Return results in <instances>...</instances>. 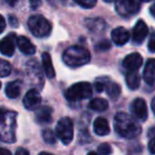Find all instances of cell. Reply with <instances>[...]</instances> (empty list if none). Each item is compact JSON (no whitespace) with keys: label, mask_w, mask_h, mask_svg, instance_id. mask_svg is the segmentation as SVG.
<instances>
[{"label":"cell","mask_w":155,"mask_h":155,"mask_svg":"<svg viewBox=\"0 0 155 155\" xmlns=\"http://www.w3.org/2000/svg\"><path fill=\"white\" fill-rule=\"evenodd\" d=\"M114 129L119 136L127 139L135 138L141 133V127L137 120L125 113H118L115 116Z\"/></svg>","instance_id":"1"},{"label":"cell","mask_w":155,"mask_h":155,"mask_svg":"<svg viewBox=\"0 0 155 155\" xmlns=\"http://www.w3.org/2000/svg\"><path fill=\"white\" fill-rule=\"evenodd\" d=\"M63 61L67 66L77 68L86 65L91 61V53L82 46H71L63 53Z\"/></svg>","instance_id":"2"},{"label":"cell","mask_w":155,"mask_h":155,"mask_svg":"<svg viewBox=\"0 0 155 155\" xmlns=\"http://www.w3.org/2000/svg\"><path fill=\"white\" fill-rule=\"evenodd\" d=\"M29 30L36 37H47L50 35L52 30V26L48 19L44 16L33 15L28 20Z\"/></svg>","instance_id":"3"},{"label":"cell","mask_w":155,"mask_h":155,"mask_svg":"<svg viewBox=\"0 0 155 155\" xmlns=\"http://www.w3.org/2000/svg\"><path fill=\"white\" fill-rule=\"evenodd\" d=\"M93 87L87 82H79L70 86L65 93V97L69 101H80L91 97Z\"/></svg>","instance_id":"4"},{"label":"cell","mask_w":155,"mask_h":155,"mask_svg":"<svg viewBox=\"0 0 155 155\" xmlns=\"http://www.w3.org/2000/svg\"><path fill=\"white\" fill-rule=\"evenodd\" d=\"M56 136L64 144H69L73 139V122L70 118L64 117L60 119L55 127Z\"/></svg>","instance_id":"5"},{"label":"cell","mask_w":155,"mask_h":155,"mask_svg":"<svg viewBox=\"0 0 155 155\" xmlns=\"http://www.w3.org/2000/svg\"><path fill=\"white\" fill-rule=\"evenodd\" d=\"M115 8L120 16L131 17L139 12L140 3L137 0H115Z\"/></svg>","instance_id":"6"},{"label":"cell","mask_w":155,"mask_h":155,"mask_svg":"<svg viewBox=\"0 0 155 155\" xmlns=\"http://www.w3.org/2000/svg\"><path fill=\"white\" fill-rule=\"evenodd\" d=\"M131 112L136 119L140 121H144L148 118V107L143 99L137 98L131 104Z\"/></svg>","instance_id":"7"},{"label":"cell","mask_w":155,"mask_h":155,"mask_svg":"<svg viewBox=\"0 0 155 155\" xmlns=\"http://www.w3.org/2000/svg\"><path fill=\"white\" fill-rule=\"evenodd\" d=\"M17 41L16 35L14 33L7 35L5 38L0 41V52L3 55L12 56L15 52V43Z\"/></svg>","instance_id":"8"},{"label":"cell","mask_w":155,"mask_h":155,"mask_svg":"<svg viewBox=\"0 0 155 155\" xmlns=\"http://www.w3.org/2000/svg\"><path fill=\"white\" fill-rule=\"evenodd\" d=\"M24 105L27 110H33L35 108L38 107V105L41 102V98L39 93L36 89H30L29 91H27V94L24 97Z\"/></svg>","instance_id":"9"},{"label":"cell","mask_w":155,"mask_h":155,"mask_svg":"<svg viewBox=\"0 0 155 155\" xmlns=\"http://www.w3.org/2000/svg\"><path fill=\"white\" fill-rule=\"evenodd\" d=\"M149 29L143 20H138L133 29V41L135 44H141L148 35Z\"/></svg>","instance_id":"10"},{"label":"cell","mask_w":155,"mask_h":155,"mask_svg":"<svg viewBox=\"0 0 155 155\" xmlns=\"http://www.w3.org/2000/svg\"><path fill=\"white\" fill-rule=\"evenodd\" d=\"M123 67L129 71H136L142 65V56L139 53H131L123 60Z\"/></svg>","instance_id":"11"},{"label":"cell","mask_w":155,"mask_h":155,"mask_svg":"<svg viewBox=\"0 0 155 155\" xmlns=\"http://www.w3.org/2000/svg\"><path fill=\"white\" fill-rule=\"evenodd\" d=\"M110 36H112V41H114V44H116L117 46H123L129 41L130 33L127 29L118 27L112 31Z\"/></svg>","instance_id":"12"},{"label":"cell","mask_w":155,"mask_h":155,"mask_svg":"<svg viewBox=\"0 0 155 155\" xmlns=\"http://www.w3.org/2000/svg\"><path fill=\"white\" fill-rule=\"evenodd\" d=\"M16 44H17V46H18V49L24 54H27V55H32V54H34L35 51H36L35 46L33 45L32 41L29 38H27L26 36L17 37Z\"/></svg>","instance_id":"13"},{"label":"cell","mask_w":155,"mask_h":155,"mask_svg":"<svg viewBox=\"0 0 155 155\" xmlns=\"http://www.w3.org/2000/svg\"><path fill=\"white\" fill-rule=\"evenodd\" d=\"M143 79L149 85L155 83V58H150L146 63L143 69Z\"/></svg>","instance_id":"14"},{"label":"cell","mask_w":155,"mask_h":155,"mask_svg":"<svg viewBox=\"0 0 155 155\" xmlns=\"http://www.w3.org/2000/svg\"><path fill=\"white\" fill-rule=\"evenodd\" d=\"M94 131L99 136L108 135L110 132V127L108 124V121L103 117H98L94 122Z\"/></svg>","instance_id":"15"},{"label":"cell","mask_w":155,"mask_h":155,"mask_svg":"<svg viewBox=\"0 0 155 155\" xmlns=\"http://www.w3.org/2000/svg\"><path fill=\"white\" fill-rule=\"evenodd\" d=\"M36 121L39 124H46L49 123L52 119V110L49 106H41L38 110L36 112V116H35Z\"/></svg>","instance_id":"16"},{"label":"cell","mask_w":155,"mask_h":155,"mask_svg":"<svg viewBox=\"0 0 155 155\" xmlns=\"http://www.w3.org/2000/svg\"><path fill=\"white\" fill-rule=\"evenodd\" d=\"M41 64H43V69L47 78L52 79V78L55 77V71H54V67L52 65L51 56L48 52H44L43 55H41Z\"/></svg>","instance_id":"17"},{"label":"cell","mask_w":155,"mask_h":155,"mask_svg":"<svg viewBox=\"0 0 155 155\" xmlns=\"http://www.w3.org/2000/svg\"><path fill=\"white\" fill-rule=\"evenodd\" d=\"M125 81L127 87L132 91H135L140 85V75L138 74L137 71H129L125 75Z\"/></svg>","instance_id":"18"},{"label":"cell","mask_w":155,"mask_h":155,"mask_svg":"<svg viewBox=\"0 0 155 155\" xmlns=\"http://www.w3.org/2000/svg\"><path fill=\"white\" fill-rule=\"evenodd\" d=\"M104 91H106L107 96L113 100H116L117 98L120 96L121 93V87L119 86L117 83L115 82H110V81H106L105 84V89Z\"/></svg>","instance_id":"19"},{"label":"cell","mask_w":155,"mask_h":155,"mask_svg":"<svg viewBox=\"0 0 155 155\" xmlns=\"http://www.w3.org/2000/svg\"><path fill=\"white\" fill-rule=\"evenodd\" d=\"M5 95L10 99H15L20 95V84L18 81H13L7 84L5 87Z\"/></svg>","instance_id":"20"},{"label":"cell","mask_w":155,"mask_h":155,"mask_svg":"<svg viewBox=\"0 0 155 155\" xmlns=\"http://www.w3.org/2000/svg\"><path fill=\"white\" fill-rule=\"evenodd\" d=\"M89 107L95 112H104L107 110L108 102L102 98H95L89 102Z\"/></svg>","instance_id":"21"},{"label":"cell","mask_w":155,"mask_h":155,"mask_svg":"<svg viewBox=\"0 0 155 155\" xmlns=\"http://www.w3.org/2000/svg\"><path fill=\"white\" fill-rule=\"evenodd\" d=\"M12 71V66L8 61L0 58V78H5L10 75Z\"/></svg>","instance_id":"22"},{"label":"cell","mask_w":155,"mask_h":155,"mask_svg":"<svg viewBox=\"0 0 155 155\" xmlns=\"http://www.w3.org/2000/svg\"><path fill=\"white\" fill-rule=\"evenodd\" d=\"M41 136H43V139L45 140L47 143L52 144V143L55 142V135H54V133H53L52 130H49V129L44 130Z\"/></svg>","instance_id":"23"},{"label":"cell","mask_w":155,"mask_h":155,"mask_svg":"<svg viewBox=\"0 0 155 155\" xmlns=\"http://www.w3.org/2000/svg\"><path fill=\"white\" fill-rule=\"evenodd\" d=\"M149 151H150L151 154H154L155 155V127H152L150 129L149 131Z\"/></svg>","instance_id":"24"},{"label":"cell","mask_w":155,"mask_h":155,"mask_svg":"<svg viewBox=\"0 0 155 155\" xmlns=\"http://www.w3.org/2000/svg\"><path fill=\"white\" fill-rule=\"evenodd\" d=\"M74 2L84 9H91L96 5L97 0H74Z\"/></svg>","instance_id":"25"},{"label":"cell","mask_w":155,"mask_h":155,"mask_svg":"<svg viewBox=\"0 0 155 155\" xmlns=\"http://www.w3.org/2000/svg\"><path fill=\"white\" fill-rule=\"evenodd\" d=\"M98 151L101 155H110L112 152V148L108 143H101L98 148Z\"/></svg>","instance_id":"26"},{"label":"cell","mask_w":155,"mask_h":155,"mask_svg":"<svg viewBox=\"0 0 155 155\" xmlns=\"http://www.w3.org/2000/svg\"><path fill=\"white\" fill-rule=\"evenodd\" d=\"M105 84H106V81L103 80H97L95 82V88L98 93H101L105 89Z\"/></svg>","instance_id":"27"},{"label":"cell","mask_w":155,"mask_h":155,"mask_svg":"<svg viewBox=\"0 0 155 155\" xmlns=\"http://www.w3.org/2000/svg\"><path fill=\"white\" fill-rule=\"evenodd\" d=\"M110 48V44L107 41H103L97 45V50H99V51H105V50H108Z\"/></svg>","instance_id":"28"},{"label":"cell","mask_w":155,"mask_h":155,"mask_svg":"<svg viewBox=\"0 0 155 155\" xmlns=\"http://www.w3.org/2000/svg\"><path fill=\"white\" fill-rule=\"evenodd\" d=\"M9 112H7L5 110H3V108H0V124L3 122H5V120H7V118L9 117Z\"/></svg>","instance_id":"29"},{"label":"cell","mask_w":155,"mask_h":155,"mask_svg":"<svg viewBox=\"0 0 155 155\" xmlns=\"http://www.w3.org/2000/svg\"><path fill=\"white\" fill-rule=\"evenodd\" d=\"M148 48L151 52H155V34H152L148 44Z\"/></svg>","instance_id":"30"},{"label":"cell","mask_w":155,"mask_h":155,"mask_svg":"<svg viewBox=\"0 0 155 155\" xmlns=\"http://www.w3.org/2000/svg\"><path fill=\"white\" fill-rule=\"evenodd\" d=\"M29 2L32 9H37L41 5V0H29Z\"/></svg>","instance_id":"31"},{"label":"cell","mask_w":155,"mask_h":155,"mask_svg":"<svg viewBox=\"0 0 155 155\" xmlns=\"http://www.w3.org/2000/svg\"><path fill=\"white\" fill-rule=\"evenodd\" d=\"M5 20L3 18V16L0 15V34L5 31Z\"/></svg>","instance_id":"32"},{"label":"cell","mask_w":155,"mask_h":155,"mask_svg":"<svg viewBox=\"0 0 155 155\" xmlns=\"http://www.w3.org/2000/svg\"><path fill=\"white\" fill-rule=\"evenodd\" d=\"M15 155H30V153H29V151H28V150H26V149L19 148L17 151H16Z\"/></svg>","instance_id":"33"},{"label":"cell","mask_w":155,"mask_h":155,"mask_svg":"<svg viewBox=\"0 0 155 155\" xmlns=\"http://www.w3.org/2000/svg\"><path fill=\"white\" fill-rule=\"evenodd\" d=\"M0 155H12V153L9 150H7V149L0 147Z\"/></svg>","instance_id":"34"},{"label":"cell","mask_w":155,"mask_h":155,"mask_svg":"<svg viewBox=\"0 0 155 155\" xmlns=\"http://www.w3.org/2000/svg\"><path fill=\"white\" fill-rule=\"evenodd\" d=\"M150 13L153 17H155V5H153L152 7L150 8Z\"/></svg>","instance_id":"35"},{"label":"cell","mask_w":155,"mask_h":155,"mask_svg":"<svg viewBox=\"0 0 155 155\" xmlns=\"http://www.w3.org/2000/svg\"><path fill=\"white\" fill-rule=\"evenodd\" d=\"M16 1H17V0H7V2L9 3V5H15Z\"/></svg>","instance_id":"36"},{"label":"cell","mask_w":155,"mask_h":155,"mask_svg":"<svg viewBox=\"0 0 155 155\" xmlns=\"http://www.w3.org/2000/svg\"><path fill=\"white\" fill-rule=\"evenodd\" d=\"M152 110H153V113L155 114V98L152 100Z\"/></svg>","instance_id":"37"},{"label":"cell","mask_w":155,"mask_h":155,"mask_svg":"<svg viewBox=\"0 0 155 155\" xmlns=\"http://www.w3.org/2000/svg\"><path fill=\"white\" fill-rule=\"evenodd\" d=\"M38 155H53V154H51V153H48V152H41V153H39Z\"/></svg>","instance_id":"38"},{"label":"cell","mask_w":155,"mask_h":155,"mask_svg":"<svg viewBox=\"0 0 155 155\" xmlns=\"http://www.w3.org/2000/svg\"><path fill=\"white\" fill-rule=\"evenodd\" d=\"M87 155H98V154H97V153H96V152H89Z\"/></svg>","instance_id":"39"},{"label":"cell","mask_w":155,"mask_h":155,"mask_svg":"<svg viewBox=\"0 0 155 155\" xmlns=\"http://www.w3.org/2000/svg\"><path fill=\"white\" fill-rule=\"evenodd\" d=\"M105 2H113V1H115V0H104Z\"/></svg>","instance_id":"40"},{"label":"cell","mask_w":155,"mask_h":155,"mask_svg":"<svg viewBox=\"0 0 155 155\" xmlns=\"http://www.w3.org/2000/svg\"><path fill=\"white\" fill-rule=\"evenodd\" d=\"M142 1H150V0H142Z\"/></svg>","instance_id":"41"},{"label":"cell","mask_w":155,"mask_h":155,"mask_svg":"<svg viewBox=\"0 0 155 155\" xmlns=\"http://www.w3.org/2000/svg\"><path fill=\"white\" fill-rule=\"evenodd\" d=\"M0 88H1V82H0Z\"/></svg>","instance_id":"42"}]
</instances>
